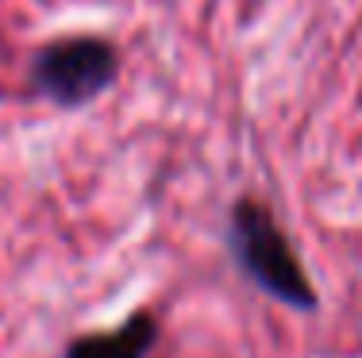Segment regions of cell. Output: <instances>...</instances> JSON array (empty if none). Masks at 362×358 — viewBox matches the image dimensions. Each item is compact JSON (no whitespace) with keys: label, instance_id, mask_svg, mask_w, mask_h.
Masks as SVG:
<instances>
[{"label":"cell","instance_id":"obj_1","mask_svg":"<svg viewBox=\"0 0 362 358\" xmlns=\"http://www.w3.org/2000/svg\"><path fill=\"white\" fill-rule=\"evenodd\" d=\"M228 251L239 274L251 278V285H258L266 297L297 312H316L320 297H316L313 278L305 274L289 235L281 232V224L266 204H258L255 197H239L231 204Z\"/></svg>","mask_w":362,"mask_h":358},{"label":"cell","instance_id":"obj_2","mask_svg":"<svg viewBox=\"0 0 362 358\" xmlns=\"http://www.w3.org/2000/svg\"><path fill=\"white\" fill-rule=\"evenodd\" d=\"M119 78V54L108 39H54L31 58V89L58 108H81Z\"/></svg>","mask_w":362,"mask_h":358},{"label":"cell","instance_id":"obj_3","mask_svg":"<svg viewBox=\"0 0 362 358\" xmlns=\"http://www.w3.org/2000/svg\"><path fill=\"white\" fill-rule=\"evenodd\" d=\"M158 316L154 312H135L132 320H124L119 328L108 331H89L77 335L66 347L62 358H151L154 343H158Z\"/></svg>","mask_w":362,"mask_h":358}]
</instances>
